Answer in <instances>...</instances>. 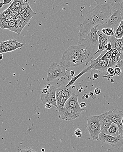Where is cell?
Listing matches in <instances>:
<instances>
[{
    "mask_svg": "<svg viewBox=\"0 0 123 152\" xmlns=\"http://www.w3.org/2000/svg\"><path fill=\"white\" fill-rule=\"evenodd\" d=\"M114 12L110 4H97L93 9L87 12L85 20L80 25L79 39H85L94 26L105 23Z\"/></svg>",
    "mask_w": 123,
    "mask_h": 152,
    "instance_id": "6da1fadb",
    "label": "cell"
},
{
    "mask_svg": "<svg viewBox=\"0 0 123 152\" xmlns=\"http://www.w3.org/2000/svg\"><path fill=\"white\" fill-rule=\"evenodd\" d=\"M100 25L94 26L91 29L90 32L84 39H79L78 45L84 46L87 50L88 59L86 66L92 60L94 55L98 51L99 48V37L97 34V28Z\"/></svg>",
    "mask_w": 123,
    "mask_h": 152,
    "instance_id": "7a4b0ae2",
    "label": "cell"
},
{
    "mask_svg": "<svg viewBox=\"0 0 123 152\" xmlns=\"http://www.w3.org/2000/svg\"><path fill=\"white\" fill-rule=\"evenodd\" d=\"M87 121V129L91 137L94 141L99 140L101 127L98 116H90L88 118Z\"/></svg>",
    "mask_w": 123,
    "mask_h": 152,
    "instance_id": "3957f363",
    "label": "cell"
},
{
    "mask_svg": "<svg viewBox=\"0 0 123 152\" xmlns=\"http://www.w3.org/2000/svg\"><path fill=\"white\" fill-rule=\"evenodd\" d=\"M84 63H86L84 61L67 50L63 53L60 61V65L66 68L80 66Z\"/></svg>",
    "mask_w": 123,
    "mask_h": 152,
    "instance_id": "277c9868",
    "label": "cell"
},
{
    "mask_svg": "<svg viewBox=\"0 0 123 152\" xmlns=\"http://www.w3.org/2000/svg\"><path fill=\"white\" fill-rule=\"evenodd\" d=\"M66 70L67 69L65 67H62L56 63H53L48 70L47 82H52L59 78L67 76Z\"/></svg>",
    "mask_w": 123,
    "mask_h": 152,
    "instance_id": "5b68a950",
    "label": "cell"
},
{
    "mask_svg": "<svg viewBox=\"0 0 123 152\" xmlns=\"http://www.w3.org/2000/svg\"><path fill=\"white\" fill-rule=\"evenodd\" d=\"M99 140L116 149H119L123 145V138L122 134H119L115 137L104 132H101L99 136Z\"/></svg>",
    "mask_w": 123,
    "mask_h": 152,
    "instance_id": "8992f818",
    "label": "cell"
},
{
    "mask_svg": "<svg viewBox=\"0 0 123 152\" xmlns=\"http://www.w3.org/2000/svg\"><path fill=\"white\" fill-rule=\"evenodd\" d=\"M123 20L121 12L120 10L114 11L111 17L108 18L105 23L100 26L99 27L103 28H111L114 29L115 33L117 28L119 27L121 22Z\"/></svg>",
    "mask_w": 123,
    "mask_h": 152,
    "instance_id": "52a82bcc",
    "label": "cell"
},
{
    "mask_svg": "<svg viewBox=\"0 0 123 152\" xmlns=\"http://www.w3.org/2000/svg\"><path fill=\"white\" fill-rule=\"evenodd\" d=\"M59 86V85L58 84H51L46 94H40V99L43 104H45L47 103H50L53 106L58 108L56 99V91Z\"/></svg>",
    "mask_w": 123,
    "mask_h": 152,
    "instance_id": "ba28073f",
    "label": "cell"
},
{
    "mask_svg": "<svg viewBox=\"0 0 123 152\" xmlns=\"http://www.w3.org/2000/svg\"><path fill=\"white\" fill-rule=\"evenodd\" d=\"M107 112L112 122L118 126L119 134H122L123 125L122 120L123 118V111L117 109H113Z\"/></svg>",
    "mask_w": 123,
    "mask_h": 152,
    "instance_id": "9c48e42d",
    "label": "cell"
},
{
    "mask_svg": "<svg viewBox=\"0 0 123 152\" xmlns=\"http://www.w3.org/2000/svg\"><path fill=\"white\" fill-rule=\"evenodd\" d=\"M72 54L78 56L80 58L87 63L88 59V55L87 50L84 46L78 45L77 46H71L67 49Z\"/></svg>",
    "mask_w": 123,
    "mask_h": 152,
    "instance_id": "30bf717a",
    "label": "cell"
},
{
    "mask_svg": "<svg viewBox=\"0 0 123 152\" xmlns=\"http://www.w3.org/2000/svg\"><path fill=\"white\" fill-rule=\"evenodd\" d=\"M101 127V132L107 134V131L112 124L108 112L103 113L98 116Z\"/></svg>",
    "mask_w": 123,
    "mask_h": 152,
    "instance_id": "8fae6325",
    "label": "cell"
},
{
    "mask_svg": "<svg viewBox=\"0 0 123 152\" xmlns=\"http://www.w3.org/2000/svg\"><path fill=\"white\" fill-rule=\"evenodd\" d=\"M81 113L73 108L68 106L65 105L64 107V116L63 120L67 121L73 120L78 118Z\"/></svg>",
    "mask_w": 123,
    "mask_h": 152,
    "instance_id": "7c38bea8",
    "label": "cell"
},
{
    "mask_svg": "<svg viewBox=\"0 0 123 152\" xmlns=\"http://www.w3.org/2000/svg\"><path fill=\"white\" fill-rule=\"evenodd\" d=\"M97 34L99 37V48L98 51L94 54V56L97 54L100 55L103 51H105L106 45L110 42L108 36H106L101 31L97 30Z\"/></svg>",
    "mask_w": 123,
    "mask_h": 152,
    "instance_id": "4fadbf2b",
    "label": "cell"
},
{
    "mask_svg": "<svg viewBox=\"0 0 123 152\" xmlns=\"http://www.w3.org/2000/svg\"><path fill=\"white\" fill-rule=\"evenodd\" d=\"M74 86L70 87H66V86L62 85L59 86L56 91V96H62L69 98L74 92L75 88H73Z\"/></svg>",
    "mask_w": 123,
    "mask_h": 152,
    "instance_id": "5bb4252c",
    "label": "cell"
},
{
    "mask_svg": "<svg viewBox=\"0 0 123 152\" xmlns=\"http://www.w3.org/2000/svg\"><path fill=\"white\" fill-rule=\"evenodd\" d=\"M78 95L73 93L71 96L68 99L65 105L73 108L79 111L80 113H82V112L84 110L83 109L81 108L80 107L78 100Z\"/></svg>",
    "mask_w": 123,
    "mask_h": 152,
    "instance_id": "9a60e30c",
    "label": "cell"
},
{
    "mask_svg": "<svg viewBox=\"0 0 123 152\" xmlns=\"http://www.w3.org/2000/svg\"><path fill=\"white\" fill-rule=\"evenodd\" d=\"M56 99L57 105L59 115V119L63 120L64 116V107L65 104L67 101L68 98L66 97H62V96H56Z\"/></svg>",
    "mask_w": 123,
    "mask_h": 152,
    "instance_id": "2e32d148",
    "label": "cell"
},
{
    "mask_svg": "<svg viewBox=\"0 0 123 152\" xmlns=\"http://www.w3.org/2000/svg\"><path fill=\"white\" fill-rule=\"evenodd\" d=\"M106 4H110L114 11L120 10L123 20V0L106 1Z\"/></svg>",
    "mask_w": 123,
    "mask_h": 152,
    "instance_id": "e0dca14e",
    "label": "cell"
},
{
    "mask_svg": "<svg viewBox=\"0 0 123 152\" xmlns=\"http://www.w3.org/2000/svg\"><path fill=\"white\" fill-rule=\"evenodd\" d=\"M109 68L108 59L102 62H97L93 66V69L100 72L107 71V69Z\"/></svg>",
    "mask_w": 123,
    "mask_h": 152,
    "instance_id": "ac0fdd59",
    "label": "cell"
},
{
    "mask_svg": "<svg viewBox=\"0 0 123 152\" xmlns=\"http://www.w3.org/2000/svg\"><path fill=\"white\" fill-rule=\"evenodd\" d=\"M109 41L111 43L112 48L116 49L120 52L122 45V39L116 38L114 36H108Z\"/></svg>",
    "mask_w": 123,
    "mask_h": 152,
    "instance_id": "d6986e66",
    "label": "cell"
},
{
    "mask_svg": "<svg viewBox=\"0 0 123 152\" xmlns=\"http://www.w3.org/2000/svg\"><path fill=\"white\" fill-rule=\"evenodd\" d=\"M93 67L91 65H90L88 68H86V69H83L80 73L77 76H75V77H73L72 79L71 80L69 81V83L66 85V87H70L71 86H72L74 85V83L76 82V81L80 78L81 76H82L83 75L86 73L88 72H90L91 71V70L93 69Z\"/></svg>",
    "mask_w": 123,
    "mask_h": 152,
    "instance_id": "ffe728a7",
    "label": "cell"
},
{
    "mask_svg": "<svg viewBox=\"0 0 123 152\" xmlns=\"http://www.w3.org/2000/svg\"><path fill=\"white\" fill-rule=\"evenodd\" d=\"M25 26L26 25L25 23L24 22H18L16 23V25L14 27L10 28L9 30L16 33L18 35H20V34L22 33V30H23L24 28L25 27Z\"/></svg>",
    "mask_w": 123,
    "mask_h": 152,
    "instance_id": "44dd1931",
    "label": "cell"
},
{
    "mask_svg": "<svg viewBox=\"0 0 123 152\" xmlns=\"http://www.w3.org/2000/svg\"><path fill=\"white\" fill-rule=\"evenodd\" d=\"M121 61L120 54L117 55H112L111 57L108 59L109 67L114 69L116 64Z\"/></svg>",
    "mask_w": 123,
    "mask_h": 152,
    "instance_id": "7402d4cb",
    "label": "cell"
},
{
    "mask_svg": "<svg viewBox=\"0 0 123 152\" xmlns=\"http://www.w3.org/2000/svg\"><path fill=\"white\" fill-rule=\"evenodd\" d=\"M35 14V12L31 9V7H29L25 12V18L24 23L26 25L29 23L31 18H33Z\"/></svg>",
    "mask_w": 123,
    "mask_h": 152,
    "instance_id": "603a6c76",
    "label": "cell"
},
{
    "mask_svg": "<svg viewBox=\"0 0 123 152\" xmlns=\"http://www.w3.org/2000/svg\"><path fill=\"white\" fill-rule=\"evenodd\" d=\"M107 134H110V135L115 136V137L120 134L118 126L114 123H112L107 131Z\"/></svg>",
    "mask_w": 123,
    "mask_h": 152,
    "instance_id": "cb8c5ba5",
    "label": "cell"
},
{
    "mask_svg": "<svg viewBox=\"0 0 123 152\" xmlns=\"http://www.w3.org/2000/svg\"><path fill=\"white\" fill-rule=\"evenodd\" d=\"M7 41L8 45L15 49V50L22 48L24 46L23 44L19 43L14 39H10L9 40H7Z\"/></svg>",
    "mask_w": 123,
    "mask_h": 152,
    "instance_id": "d4e9b609",
    "label": "cell"
},
{
    "mask_svg": "<svg viewBox=\"0 0 123 152\" xmlns=\"http://www.w3.org/2000/svg\"><path fill=\"white\" fill-rule=\"evenodd\" d=\"M114 36L116 38L119 39H121L123 37V20L116 31Z\"/></svg>",
    "mask_w": 123,
    "mask_h": 152,
    "instance_id": "484cf974",
    "label": "cell"
},
{
    "mask_svg": "<svg viewBox=\"0 0 123 152\" xmlns=\"http://www.w3.org/2000/svg\"><path fill=\"white\" fill-rule=\"evenodd\" d=\"M24 1H22V0H14L12 4L17 9L18 11L21 12V8L23 3Z\"/></svg>",
    "mask_w": 123,
    "mask_h": 152,
    "instance_id": "4316f807",
    "label": "cell"
},
{
    "mask_svg": "<svg viewBox=\"0 0 123 152\" xmlns=\"http://www.w3.org/2000/svg\"><path fill=\"white\" fill-rule=\"evenodd\" d=\"M107 74L103 76V77L106 78V79H108V80L110 79L111 77H113V76H114L115 75H116L115 74L114 69H113V68L109 67V68H108V69H107Z\"/></svg>",
    "mask_w": 123,
    "mask_h": 152,
    "instance_id": "83f0119b",
    "label": "cell"
},
{
    "mask_svg": "<svg viewBox=\"0 0 123 152\" xmlns=\"http://www.w3.org/2000/svg\"><path fill=\"white\" fill-rule=\"evenodd\" d=\"M101 32L107 36L114 35V29L111 28H105L102 29Z\"/></svg>",
    "mask_w": 123,
    "mask_h": 152,
    "instance_id": "f1b7e54d",
    "label": "cell"
},
{
    "mask_svg": "<svg viewBox=\"0 0 123 152\" xmlns=\"http://www.w3.org/2000/svg\"><path fill=\"white\" fill-rule=\"evenodd\" d=\"M30 7V4H29L28 1H24L23 3L22 8H21V12H22L25 13L26 12L27 10V9Z\"/></svg>",
    "mask_w": 123,
    "mask_h": 152,
    "instance_id": "f546056e",
    "label": "cell"
},
{
    "mask_svg": "<svg viewBox=\"0 0 123 152\" xmlns=\"http://www.w3.org/2000/svg\"><path fill=\"white\" fill-rule=\"evenodd\" d=\"M9 13L7 10L2 12L0 14V23L4 21L9 15Z\"/></svg>",
    "mask_w": 123,
    "mask_h": 152,
    "instance_id": "4dcf8cb0",
    "label": "cell"
},
{
    "mask_svg": "<svg viewBox=\"0 0 123 152\" xmlns=\"http://www.w3.org/2000/svg\"><path fill=\"white\" fill-rule=\"evenodd\" d=\"M7 44V41H3L1 43V45H0V53L1 54L5 53V48H6Z\"/></svg>",
    "mask_w": 123,
    "mask_h": 152,
    "instance_id": "1f68e13d",
    "label": "cell"
},
{
    "mask_svg": "<svg viewBox=\"0 0 123 152\" xmlns=\"http://www.w3.org/2000/svg\"><path fill=\"white\" fill-rule=\"evenodd\" d=\"M120 56L121 61H120V62L116 64L115 67L121 68V67H123V50L120 52Z\"/></svg>",
    "mask_w": 123,
    "mask_h": 152,
    "instance_id": "d6a6232c",
    "label": "cell"
},
{
    "mask_svg": "<svg viewBox=\"0 0 123 152\" xmlns=\"http://www.w3.org/2000/svg\"><path fill=\"white\" fill-rule=\"evenodd\" d=\"M16 50L14 48L12 47H11L10 45H8V44H7L6 46V48H5V53L12 52V51H14V50Z\"/></svg>",
    "mask_w": 123,
    "mask_h": 152,
    "instance_id": "836d02e7",
    "label": "cell"
},
{
    "mask_svg": "<svg viewBox=\"0 0 123 152\" xmlns=\"http://www.w3.org/2000/svg\"><path fill=\"white\" fill-rule=\"evenodd\" d=\"M16 23H17V22L15 20H12V21L9 22L8 23V26H9V29H8V30L10 29V28L14 27L15 25H16Z\"/></svg>",
    "mask_w": 123,
    "mask_h": 152,
    "instance_id": "e575fe53",
    "label": "cell"
},
{
    "mask_svg": "<svg viewBox=\"0 0 123 152\" xmlns=\"http://www.w3.org/2000/svg\"><path fill=\"white\" fill-rule=\"evenodd\" d=\"M115 74L116 75H121L122 74V70L121 69V68L119 67H115L114 69Z\"/></svg>",
    "mask_w": 123,
    "mask_h": 152,
    "instance_id": "d590c367",
    "label": "cell"
},
{
    "mask_svg": "<svg viewBox=\"0 0 123 152\" xmlns=\"http://www.w3.org/2000/svg\"><path fill=\"white\" fill-rule=\"evenodd\" d=\"M75 134L76 137L80 138L82 136V131L79 129H77L75 131Z\"/></svg>",
    "mask_w": 123,
    "mask_h": 152,
    "instance_id": "8d00e7d4",
    "label": "cell"
},
{
    "mask_svg": "<svg viewBox=\"0 0 123 152\" xmlns=\"http://www.w3.org/2000/svg\"><path fill=\"white\" fill-rule=\"evenodd\" d=\"M20 152H36L35 151L31 149V148H29V147H27L25 149H23L21 150Z\"/></svg>",
    "mask_w": 123,
    "mask_h": 152,
    "instance_id": "74e56055",
    "label": "cell"
},
{
    "mask_svg": "<svg viewBox=\"0 0 123 152\" xmlns=\"http://www.w3.org/2000/svg\"><path fill=\"white\" fill-rule=\"evenodd\" d=\"M105 48V50L107 51H109L111 50L112 49V45L110 42L106 45Z\"/></svg>",
    "mask_w": 123,
    "mask_h": 152,
    "instance_id": "f35d334b",
    "label": "cell"
},
{
    "mask_svg": "<svg viewBox=\"0 0 123 152\" xmlns=\"http://www.w3.org/2000/svg\"><path fill=\"white\" fill-rule=\"evenodd\" d=\"M20 17L21 18V22H24L25 18V13L21 12Z\"/></svg>",
    "mask_w": 123,
    "mask_h": 152,
    "instance_id": "ab89813d",
    "label": "cell"
},
{
    "mask_svg": "<svg viewBox=\"0 0 123 152\" xmlns=\"http://www.w3.org/2000/svg\"><path fill=\"white\" fill-rule=\"evenodd\" d=\"M7 11H8V13H9V14L13 15L14 14V10H13L11 8H10V7H9V8L7 9Z\"/></svg>",
    "mask_w": 123,
    "mask_h": 152,
    "instance_id": "60d3db41",
    "label": "cell"
},
{
    "mask_svg": "<svg viewBox=\"0 0 123 152\" xmlns=\"http://www.w3.org/2000/svg\"><path fill=\"white\" fill-rule=\"evenodd\" d=\"M45 107H46L47 109H50L52 108V106H53V105H52L51 104H50V103H47L45 104Z\"/></svg>",
    "mask_w": 123,
    "mask_h": 152,
    "instance_id": "b9f144b4",
    "label": "cell"
},
{
    "mask_svg": "<svg viewBox=\"0 0 123 152\" xmlns=\"http://www.w3.org/2000/svg\"><path fill=\"white\" fill-rule=\"evenodd\" d=\"M94 93H95V94H96V95L100 94L101 93V89L98 88H96L95 90H94Z\"/></svg>",
    "mask_w": 123,
    "mask_h": 152,
    "instance_id": "7bdbcfd3",
    "label": "cell"
},
{
    "mask_svg": "<svg viewBox=\"0 0 123 152\" xmlns=\"http://www.w3.org/2000/svg\"><path fill=\"white\" fill-rule=\"evenodd\" d=\"M21 12H20V11H17L14 13L13 15H14V16L15 17H18V16H20V14H21Z\"/></svg>",
    "mask_w": 123,
    "mask_h": 152,
    "instance_id": "ee69618b",
    "label": "cell"
},
{
    "mask_svg": "<svg viewBox=\"0 0 123 152\" xmlns=\"http://www.w3.org/2000/svg\"><path fill=\"white\" fill-rule=\"evenodd\" d=\"M80 105L81 108L82 109L87 107V105L86 103H84V102H82V103H80Z\"/></svg>",
    "mask_w": 123,
    "mask_h": 152,
    "instance_id": "f6af8a7d",
    "label": "cell"
},
{
    "mask_svg": "<svg viewBox=\"0 0 123 152\" xmlns=\"http://www.w3.org/2000/svg\"><path fill=\"white\" fill-rule=\"evenodd\" d=\"M11 1L12 0H4L3 4H9Z\"/></svg>",
    "mask_w": 123,
    "mask_h": 152,
    "instance_id": "bcb514c9",
    "label": "cell"
},
{
    "mask_svg": "<svg viewBox=\"0 0 123 152\" xmlns=\"http://www.w3.org/2000/svg\"><path fill=\"white\" fill-rule=\"evenodd\" d=\"M14 20L17 22V23H18V22H21V18H20V16L15 17V19H14Z\"/></svg>",
    "mask_w": 123,
    "mask_h": 152,
    "instance_id": "7dc6e473",
    "label": "cell"
},
{
    "mask_svg": "<svg viewBox=\"0 0 123 152\" xmlns=\"http://www.w3.org/2000/svg\"><path fill=\"white\" fill-rule=\"evenodd\" d=\"M93 78L95 79H97L99 78V75H98L97 73L94 74V75H93Z\"/></svg>",
    "mask_w": 123,
    "mask_h": 152,
    "instance_id": "c3c4849f",
    "label": "cell"
},
{
    "mask_svg": "<svg viewBox=\"0 0 123 152\" xmlns=\"http://www.w3.org/2000/svg\"><path fill=\"white\" fill-rule=\"evenodd\" d=\"M122 39V47H121V50H120V52H121V51H123V37Z\"/></svg>",
    "mask_w": 123,
    "mask_h": 152,
    "instance_id": "681fc988",
    "label": "cell"
},
{
    "mask_svg": "<svg viewBox=\"0 0 123 152\" xmlns=\"http://www.w3.org/2000/svg\"><path fill=\"white\" fill-rule=\"evenodd\" d=\"M4 5V4L3 3H0V8H1Z\"/></svg>",
    "mask_w": 123,
    "mask_h": 152,
    "instance_id": "f907efd6",
    "label": "cell"
},
{
    "mask_svg": "<svg viewBox=\"0 0 123 152\" xmlns=\"http://www.w3.org/2000/svg\"><path fill=\"white\" fill-rule=\"evenodd\" d=\"M0 55H1V60H2L3 58V56L2 54H0Z\"/></svg>",
    "mask_w": 123,
    "mask_h": 152,
    "instance_id": "816d5d0a",
    "label": "cell"
},
{
    "mask_svg": "<svg viewBox=\"0 0 123 152\" xmlns=\"http://www.w3.org/2000/svg\"><path fill=\"white\" fill-rule=\"evenodd\" d=\"M89 95H88L86 96V98H88V97H89Z\"/></svg>",
    "mask_w": 123,
    "mask_h": 152,
    "instance_id": "f5cc1de1",
    "label": "cell"
},
{
    "mask_svg": "<svg viewBox=\"0 0 123 152\" xmlns=\"http://www.w3.org/2000/svg\"><path fill=\"white\" fill-rule=\"evenodd\" d=\"M122 124H123V118H122Z\"/></svg>",
    "mask_w": 123,
    "mask_h": 152,
    "instance_id": "db71d44e",
    "label": "cell"
},
{
    "mask_svg": "<svg viewBox=\"0 0 123 152\" xmlns=\"http://www.w3.org/2000/svg\"><path fill=\"white\" fill-rule=\"evenodd\" d=\"M122 134V136H123V134Z\"/></svg>",
    "mask_w": 123,
    "mask_h": 152,
    "instance_id": "11a10c76",
    "label": "cell"
}]
</instances>
